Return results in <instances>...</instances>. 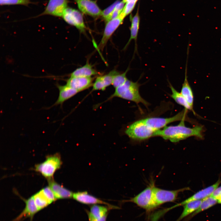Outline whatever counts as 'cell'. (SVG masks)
Segmentation results:
<instances>
[{
    "instance_id": "obj_1",
    "label": "cell",
    "mask_w": 221,
    "mask_h": 221,
    "mask_svg": "<svg viewBox=\"0 0 221 221\" xmlns=\"http://www.w3.org/2000/svg\"><path fill=\"white\" fill-rule=\"evenodd\" d=\"M184 121H181L176 126H166L162 130L156 131L153 136H160L173 142H178L191 136L202 138L203 128L201 126H197L192 128L188 127L185 126Z\"/></svg>"
},
{
    "instance_id": "obj_2",
    "label": "cell",
    "mask_w": 221,
    "mask_h": 221,
    "mask_svg": "<svg viewBox=\"0 0 221 221\" xmlns=\"http://www.w3.org/2000/svg\"><path fill=\"white\" fill-rule=\"evenodd\" d=\"M140 86L138 82H133L127 79L123 84L115 88L114 93L109 99L117 97L134 102L137 104L141 103L147 107L149 103L140 94Z\"/></svg>"
},
{
    "instance_id": "obj_3",
    "label": "cell",
    "mask_w": 221,
    "mask_h": 221,
    "mask_svg": "<svg viewBox=\"0 0 221 221\" xmlns=\"http://www.w3.org/2000/svg\"><path fill=\"white\" fill-rule=\"evenodd\" d=\"M156 131L149 126L143 119L131 124L125 132L126 135L132 139L143 140L153 137Z\"/></svg>"
},
{
    "instance_id": "obj_4",
    "label": "cell",
    "mask_w": 221,
    "mask_h": 221,
    "mask_svg": "<svg viewBox=\"0 0 221 221\" xmlns=\"http://www.w3.org/2000/svg\"><path fill=\"white\" fill-rule=\"evenodd\" d=\"M62 163L60 155L56 153L47 156L44 161L35 165L34 169L48 180L52 178L54 173L60 169Z\"/></svg>"
},
{
    "instance_id": "obj_5",
    "label": "cell",
    "mask_w": 221,
    "mask_h": 221,
    "mask_svg": "<svg viewBox=\"0 0 221 221\" xmlns=\"http://www.w3.org/2000/svg\"><path fill=\"white\" fill-rule=\"evenodd\" d=\"M154 185L152 184L137 195L128 201L132 202L147 211L157 207L154 202L153 189Z\"/></svg>"
},
{
    "instance_id": "obj_6",
    "label": "cell",
    "mask_w": 221,
    "mask_h": 221,
    "mask_svg": "<svg viewBox=\"0 0 221 221\" xmlns=\"http://www.w3.org/2000/svg\"><path fill=\"white\" fill-rule=\"evenodd\" d=\"M189 189V188H184L174 190H168L154 186L153 189V199L157 207L166 202L174 201L176 199L179 192Z\"/></svg>"
},
{
    "instance_id": "obj_7",
    "label": "cell",
    "mask_w": 221,
    "mask_h": 221,
    "mask_svg": "<svg viewBox=\"0 0 221 221\" xmlns=\"http://www.w3.org/2000/svg\"><path fill=\"white\" fill-rule=\"evenodd\" d=\"M188 110H184L176 115L169 118L150 117L144 119L146 123L150 127L157 130L164 128L168 124L178 121L185 120Z\"/></svg>"
},
{
    "instance_id": "obj_8",
    "label": "cell",
    "mask_w": 221,
    "mask_h": 221,
    "mask_svg": "<svg viewBox=\"0 0 221 221\" xmlns=\"http://www.w3.org/2000/svg\"><path fill=\"white\" fill-rule=\"evenodd\" d=\"M62 17L68 24L75 26L81 32H84L86 27L82 14L78 10L70 7L64 10Z\"/></svg>"
},
{
    "instance_id": "obj_9",
    "label": "cell",
    "mask_w": 221,
    "mask_h": 221,
    "mask_svg": "<svg viewBox=\"0 0 221 221\" xmlns=\"http://www.w3.org/2000/svg\"><path fill=\"white\" fill-rule=\"evenodd\" d=\"M125 16L121 12L117 17L107 21L106 25L103 35L98 47L103 50L112 34L119 26L122 24Z\"/></svg>"
},
{
    "instance_id": "obj_10",
    "label": "cell",
    "mask_w": 221,
    "mask_h": 221,
    "mask_svg": "<svg viewBox=\"0 0 221 221\" xmlns=\"http://www.w3.org/2000/svg\"><path fill=\"white\" fill-rule=\"evenodd\" d=\"M221 183V180L219 179L213 184L197 192L182 202L169 208L164 210V212H166L167 211L176 207L180 206H183L187 203L190 201L204 199L211 196L215 190L219 186Z\"/></svg>"
},
{
    "instance_id": "obj_11",
    "label": "cell",
    "mask_w": 221,
    "mask_h": 221,
    "mask_svg": "<svg viewBox=\"0 0 221 221\" xmlns=\"http://www.w3.org/2000/svg\"><path fill=\"white\" fill-rule=\"evenodd\" d=\"M67 0H49L44 11L41 15H49L62 17L67 6Z\"/></svg>"
},
{
    "instance_id": "obj_12",
    "label": "cell",
    "mask_w": 221,
    "mask_h": 221,
    "mask_svg": "<svg viewBox=\"0 0 221 221\" xmlns=\"http://www.w3.org/2000/svg\"><path fill=\"white\" fill-rule=\"evenodd\" d=\"M73 198L77 201L86 204H103L107 205L111 209L118 208L114 206L99 198L88 194L86 191L78 192L73 193Z\"/></svg>"
},
{
    "instance_id": "obj_13",
    "label": "cell",
    "mask_w": 221,
    "mask_h": 221,
    "mask_svg": "<svg viewBox=\"0 0 221 221\" xmlns=\"http://www.w3.org/2000/svg\"><path fill=\"white\" fill-rule=\"evenodd\" d=\"M79 9L83 13L93 17L102 15V11L95 1L91 0H75Z\"/></svg>"
},
{
    "instance_id": "obj_14",
    "label": "cell",
    "mask_w": 221,
    "mask_h": 221,
    "mask_svg": "<svg viewBox=\"0 0 221 221\" xmlns=\"http://www.w3.org/2000/svg\"><path fill=\"white\" fill-rule=\"evenodd\" d=\"M93 81L91 77H70L67 80L66 85L79 92L92 86Z\"/></svg>"
},
{
    "instance_id": "obj_15",
    "label": "cell",
    "mask_w": 221,
    "mask_h": 221,
    "mask_svg": "<svg viewBox=\"0 0 221 221\" xmlns=\"http://www.w3.org/2000/svg\"><path fill=\"white\" fill-rule=\"evenodd\" d=\"M56 86L59 91L58 99L53 105L48 108V109L58 105L61 106L64 102L79 92L77 90L66 84L62 85L57 84Z\"/></svg>"
},
{
    "instance_id": "obj_16",
    "label": "cell",
    "mask_w": 221,
    "mask_h": 221,
    "mask_svg": "<svg viewBox=\"0 0 221 221\" xmlns=\"http://www.w3.org/2000/svg\"><path fill=\"white\" fill-rule=\"evenodd\" d=\"M119 73L113 70L104 75L98 76L93 84L92 91L105 90L107 87L112 84L114 77Z\"/></svg>"
},
{
    "instance_id": "obj_17",
    "label": "cell",
    "mask_w": 221,
    "mask_h": 221,
    "mask_svg": "<svg viewBox=\"0 0 221 221\" xmlns=\"http://www.w3.org/2000/svg\"><path fill=\"white\" fill-rule=\"evenodd\" d=\"M25 205L21 213L12 221H22L27 218L32 219L34 215L38 211L35 204L33 196L24 200Z\"/></svg>"
},
{
    "instance_id": "obj_18",
    "label": "cell",
    "mask_w": 221,
    "mask_h": 221,
    "mask_svg": "<svg viewBox=\"0 0 221 221\" xmlns=\"http://www.w3.org/2000/svg\"><path fill=\"white\" fill-rule=\"evenodd\" d=\"M48 181L49 186L56 199H68L72 197V192L58 184L52 178L48 179Z\"/></svg>"
},
{
    "instance_id": "obj_19",
    "label": "cell",
    "mask_w": 221,
    "mask_h": 221,
    "mask_svg": "<svg viewBox=\"0 0 221 221\" xmlns=\"http://www.w3.org/2000/svg\"><path fill=\"white\" fill-rule=\"evenodd\" d=\"M187 52V59L185 72V78L182 85L180 93L184 97L186 101L193 109L194 103V95L192 88L188 83L187 78V63L188 56Z\"/></svg>"
},
{
    "instance_id": "obj_20",
    "label": "cell",
    "mask_w": 221,
    "mask_h": 221,
    "mask_svg": "<svg viewBox=\"0 0 221 221\" xmlns=\"http://www.w3.org/2000/svg\"><path fill=\"white\" fill-rule=\"evenodd\" d=\"M140 22V18L138 11L131 19V25L130 29V36L128 41L124 47V49H126L129 45L131 41L133 40H134L135 42V52L137 50V41L139 28Z\"/></svg>"
},
{
    "instance_id": "obj_21",
    "label": "cell",
    "mask_w": 221,
    "mask_h": 221,
    "mask_svg": "<svg viewBox=\"0 0 221 221\" xmlns=\"http://www.w3.org/2000/svg\"><path fill=\"white\" fill-rule=\"evenodd\" d=\"M99 74V72L88 63L79 68L72 73L70 77H91Z\"/></svg>"
},
{
    "instance_id": "obj_22",
    "label": "cell",
    "mask_w": 221,
    "mask_h": 221,
    "mask_svg": "<svg viewBox=\"0 0 221 221\" xmlns=\"http://www.w3.org/2000/svg\"><path fill=\"white\" fill-rule=\"evenodd\" d=\"M111 209L108 207L95 204L91 207L90 211H88L87 213L88 216L98 219L108 215L109 209Z\"/></svg>"
},
{
    "instance_id": "obj_23",
    "label": "cell",
    "mask_w": 221,
    "mask_h": 221,
    "mask_svg": "<svg viewBox=\"0 0 221 221\" xmlns=\"http://www.w3.org/2000/svg\"><path fill=\"white\" fill-rule=\"evenodd\" d=\"M202 200L193 201L187 203L183 205V210L176 221H180L195 211L199 207Z\"/></svg>"
},
{
    "instance_id": "obj_24",
    "label": "cell",
    "mask_w": 221,
    "mask_h": 221,
    "mask_svg": "<svg viewBox=\"0 0 221 221\" xmlns=\"http://www.w3.org/2000/svg\"><path fill=\"white\" fill-rule=\"evenodd\" d=\"M217 203V199L211 196L204 199L202 200L197 209L190 215V218L194 216L199 213L211 208Z\"/></svg>"
},
{
    "instance_id": "obj_25",
    "label": "cell",
    "mask_w": 221,
    "mask_h": 221,
    "mask_svg": "<svg viewBox=\"0 0 221 221\" xmlns=\"http://www.w3.org/2000/svg\"><path fill=\"white\" fill-rule=\"evenodd\" d=\"M169 86L171 90L172 94L170 96L178 104L184 107L185 109L193 111V109L188 104L181 94L177 91L169 82Z\"/></svg>"
},
{
    "instance_id": "obj_26",
    "label": "cell",
    "mask_w": 221,
    "mask_h": 221,
    "mask_svg": "<svg viewBox=\"0 0 221 221\" xmlns=\"http://www.w3.org/2000/svg\"><path fill=\"white\" fill-rule=\"evenodd\" d=\"M35 204L38 211L47 207L51 203L47 199L41 189L33 196Z\"/></svg>"
},
{
    "instance_id": "obj_27",
    "label": "cell",
    "mask_w": 221,
    "mask_h": 221,
    "mask_svg": "<svg viewBox=\"0 0 221 221\" xmlns=\"http://www.w3.org/2000/svg\"><path fill=\"white\" fill-rule=\"evenodd\" d=\"M129 70L128 68L124 72L118 73L114 77L112 85L115 88L123 84L128 79L126 77V73Z\"/></svg>"
},
{
    "instance_id": "obj_28",
    "label": "cell",
    "mask_w": 221,
    "mask_h": 221,
    "mask_svg": "<svg viewBox=\"0 0 221 221\" xmlns=\"http://www.w3.org/2000/svg\"><path fill=\"white\" fill-rule=\"evenodd\" d=\"M30 0H0L1 5H26L29 4Z\"/></svg>"
},
{
    "instance_id": "obj_29",
    "label": "cell",
    "mask_w": 221,
    "mask_h": 221,
    "mask_svg": "<svg viewBox=\"0 0 221 221\" xmlns=\"http://www.w3.org/2000/svg\"><path fill=\"white\" fill-rule=\"evenodd\" d=\"M119 1H117L109 6L102 11V16L107 22L109 21L110 16Z\"/></svg>"
},
{
    "instance_id": "obj_30",
    "label": "cell",
    "mask_w": 221,
    "mask_h": 221,
    "mask_svg": "<svg viewBox=\"0 0 221 221\" xmlns=\"http://www.w3.org/2000/svg\"><path fill=\"white\" fill-rule=\"evenodd\" d=\"M45 196L51 203L55 201L56 199L55 195L49 186H47L42 189Z\"/></svg>"
},
{
    "instance_id": "obj_31",
    "label": "cell",
    "mask_w": 221,
    "mask_h": 221,
    "mask_svg": "<svg viewBox=\"0 0 221 221\" xmlns=\"http://www.w3.org/2000/svg\"><path fill=\"white\" fill-rule=\"evenodd\" d=\"M136 2H126L122 13L126 17L129 14L134 8Z\"/></svg>"
},
{
    "instance_id": "obj_32",
    "label": "cell",
    "mask_w": 221,
    "mask_h": 221,
    "mask_svg": "<svg viewBox=\"0 0 221 221\" xmlns=\"http://www.w3.org/2000/svg\"><path fill=\"white\" fill-rule=\"evenodd\" d=\"M221 194V186L218 187L213 191L211 196L216 199Z\"/></svg>"
},
{
    "instance_id": "obj_33",
    "label": "cell",
    "mask_w": 221,
    "mask_h": 221,
    "mask_svg": "<svg viewBox=\"0 0 221 221\" xmlns=\"http://www.w3.org/2000/svg\"><path fill=\"white\" fill-rule=\"evenodd\" d=\"M108 215L98 219H96L90 216H88L89 221H106Z\"/></svg>"
},
{
    "instance_id": "obj_34",
    "label": "cell",
    "mask_w": 221,
    "mask_h": 221,
    "mask_svg": "<svg viewBox=\"0 0 221 221\" xmlns=\"http://www.w3.org/2000/svg\"><path fill=\"white\" fill-rule=\"evenodd\" d=\"M217 203L221 204V194H220L216 198Z\"/></svg>"
},
{
    "instance_id": "obj_35",
    "label": "cell",
    "mask_w": 221,
    "mask_h": 221,
    "mask_svg": "<svg viewBox=\"0 0 221 221\" xmlns=\"http://www.w3.org/2000/svg\"><path fill=\"white\" fill-rule=\"evenodd\" d=\"M138 0H127L126 2H136Z\"/></svg>"
},
{
    "instance_id": "obj_36",
    "label": "cell",
    "mask_w": 221,
    "mask_h": 221,
    "mask_svg": "<svg viewBox=\"0 0 221 221\" xmlns=\"http://www.w3.org/2000/svg\"><path fill=\"white\" fill-rule=\"evenodd\" d=\"M124 3L126 2L127 0H123L122 1Z\"/></svg>"
}]
</instances>
